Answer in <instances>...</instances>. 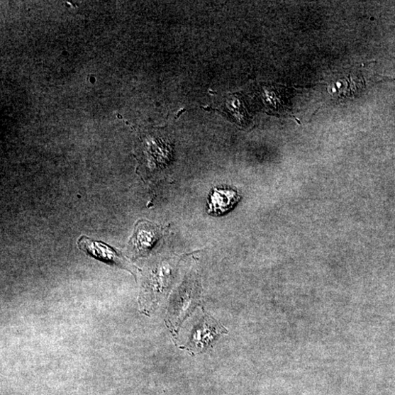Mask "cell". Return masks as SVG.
<instances>
[{"mask_svg":"<svg viewBox=\"0 0 395 395\" xmlns=\"http://www.w3.org/2000/svg\"><path fill=\"white\" fill-rule=\"evenodd\" d=\"M78 246L93 258L127 269L131 268V265L119 252L104 243L92 240L87 237L82 236L78 241Z\"/></svg>","mask_w":395,"mask_h":395,"instance_id":"obj_1","label":"cell"},{"mask_svg":"<svg viewBox=\"0 0 395 395\" xmlns=\"http://www.w3.org/2000/svg\"><path fill=\"white\" fill-rule=\"evenodd\" d=\"M160 235V229L158 227L147 221H140L135 228L129 245L133 252L144 254L153 246Z\"/></svg>","mask_w":395,"mask_h":395,"instance_id":"obj_2","label":"cell"},{"mask_svg":"<svg viewBox=\"0 0 395 395\" xmlns=\"http://www.w3.org/2000/svg\"><path fill=\"white\" fill-rule=\"evenodd\" d=\"M240 200L237 191L230 189H216L211 194L208 213L216 216L223 215L233 207Z\"/></svg>","mask_w":395,"mask_h":395,"instance_id":"obj_3","label":"cell"}]
</instances>
